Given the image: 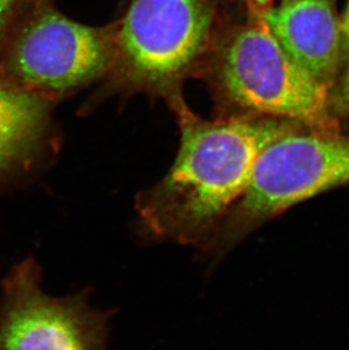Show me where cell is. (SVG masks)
I'll return each mask as SVG.
<instances>
[{"mask_svg":"<svg viewBox=\"0 0 349 350\" xmlns=\"http://www.w3.org/2000/svg\"><path fill=\"white\" fill-rule=\"evenodd\" d=\"M46 125V105L34 91L0 79V183L30 163Z\"/></svg>","mask_w":349,"mask_h":350,"instance_id":"8","label":"cell"},{"mask_svg":"<svg viewBox=\"0 0 349 350\" xmlns=\"http://www.w3.org/2000/svg\"><path fill=\"white\" fill-rule=\"evenodd\" d=\"M339 101L344 109L349 111V66L344 77L343 83L339 90Z\"/></svg>","mask_w":349,"mask_h":350,"instance_id":"11","label":"cell"},{"mask_svg":"<svg viewBox=\"0 0 349 350\" xmlns=\"http://www.w3.org/2000/svg\"><path fill=\"white\" fill-rule=\"evenodd\" d=\"M114 51L108 31L43 10L14 40L0 79L34 92L64 91L99 77Z\"/></svg>","mask_w":349,"mask_h":350,"instance_id":"5","label":"cell"},{"mask_svg":"<svg viewBox=\"0 0 349 350\" xmlns=\"http://www.w3.org/2000/svg\"><path fill=\"white\" fill-rule=\"evenodd\" d=\"M220 81L228 98L247 111L292 120L311 132H339L330 88L287 55L263 21L242 27L229 40Z\"/></svg>","mask_w":349,"mask_h":350,"instance_id":"3","label":"cell"},{"mask_svg":"<svg viewBox=\"0 0 349 350\" xmlns=\"http://www.w3.org/2000/svg\"><path fill=\"white\" fill-rule=\"evenodd\" d=\"M349 185V136L302 129L262 151L244 194L203 248L220 256L261 225L316 195Z\"/></svg>","mask_w":349,"mask_h":350,"instance_id":"2","label":"cell"},{"mask_svg":"<svg viewBox=\"0 0 349 350\" xmlns=\"http://www.w3.org/2000/svg\"><path fill=\"white\" fill-rule=\"evenodd\" d=\"M247 6L254 20H263L264 15L272 6V0H246Z\"/></svg>","mask_w":349,"mask_h":350,"instance_id":"10","label":"cell"},{"mask_svg":"<svg viewBox=\"0 0 349 350\" xmlns=\"http://www.w3.org/2000/svg\"><path fill=\"white\" fill-rule=\"evenodd\" d=\"M296 125L264 116L217 122L181 117L172 169L136 198L142 228L150 237L203 250L246 191L262 151L300 131Z\"/></svg>","mask_w":349,"mask_h":350,"instance_id":"1","label":"cell"},{"mask_svg":"<svg viewBox=\"0 0 349 350\" xmlns=\"http://www.w3.org/2000/svg\"><path fill=\"white\" fill-rule=\"evenodd\" d=\"M18 0H0V50L3 49L10 34Z\"/></svg>","mask_w":349,"mask_h":350,"instance_id":"9","label":"cell"},{"mask_svg":"<svg viewBox=\"0 0 349 350\" xmlns=\"http://www.w3.org/2000/svg\"><path fill=\"white\" fill-rule=\"evenodd\" d=\"M36 260L15 265L1 284L0 350H103L110 312L93 310L86 293L53 297L40 287Z\"/></svg>","mask_w":349,"mask_h":350,"instance_id":"4","label":"cell"},{"mask_svg":"<svg viewBox=\"0 0 349 350\" xmlns=\"http://www.w3.org/2000/svg\"><path fill=\"white\" fill-rule=\"evenodd\" d=\"M340 22H341L344 44H345V48L347 46V49L349 51V0L348 3H347L346 10H345V13H344L343 18L340 20Z\"/></svg>","mask_w":349,"mask_h":350,"instance_id":"12","label":"cell"},{"mask_svg":"<svg viewBox=\"0 0 349 350\" xmlns=\"http://www.w3.org/2000/svg\"><path fill=\"white\" fill-rule=\"evenodd\" d=\"M212 21L211 0H132L118 34L122 60L145 82L174 79L200 56Z\"/></svg>","mask_w":349,"mask_h":350,"instance_id":"6","label":"cell"},{"mask_svg":"<svg viewBox=\"0 0 349 350\" xmlns=\"http://www.w3.org/2000/svg\"><path fill=\"white\" fill-rule=\"evenodd\" d=\"M262 21L295 63L330 88L345 46L331 0H280Z\"/></svg>","mask_w":349,"mask_h":350,"instance_id":"7","label":"cell"}]
</instances>
